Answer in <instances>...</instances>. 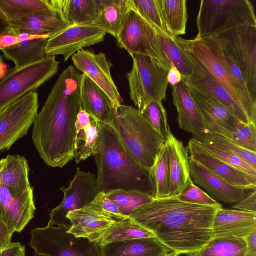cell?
<instances>
[{
    "mask_svg": "<svg viewBox=\"0 0 256 256\" xmlns=\"http://www.w3.org/2000/svg\"><path fill=\"white\" fill-rule=\"evenodd\" d=\"M82 76L72 66L64 70L34 121V145L50 166L62 168L74 158Z\"/></svg>",
    "mask_w": 256,
    "mask_h": 256,
    "instance_id": "cell-1",
    "label": "cell"
},
{
    "mask_svg": "<svg viewBox=\"0 0 256 256\" xmlns=\"http://www.w3.org/2000/svg\"><path fill=\"white\" fill-rule=\"evenodd\" d=\"M222 208L220 204L202 206L168 197L140 206L129 218L179 256L198 250L212 238L213 220Z\"/></svg>",
    "mask_w": 256,
    "mask_h": 256,
    "instance_id": "cell-2",
    "label": "cell"
},
{
    "mask_svg": "<svg viewBox=\"0 0 256 256\" xmlns=\"http://www.w3.org/2000/svg\"><path fill=\"white\" fill-rule=\"evenodd\" d=\"M99 124V134L93 154L98 168V192L138 190L152 195L150 170L140 166L128 154L110 124L100 122Z\"/></svg>",
    "mask_w": 256,
    "mask_h": 256,
    "instance_id": "cell-3",
    "label": "cell"
},
{
    "mask_svg": "<svg viewBox=\"0 0 256 256\" xmlns=\"http://www.w3.org/2000/svg\"><path fill=\"white\" fill-rule=\"evenodd\" d=\"M110 124L116 132L128 154L150 170L164 142L142 113L132 106L122 104Z\"/></svg>",
    "mask_w": 256,
    "mask_h": 256,
    "instance_id": "cell-4",
    "label": "cell"
},
{
    "mask_svg": "<svg viewBox=\"0 0 256 256\" xmlns=\"http://www.w3.org/2000/svg\"><path fill=\"white\" fill-rule=\"evenodd\" d=\"M179 45L192 54L228 92L233 100L243 110L249 122L256 124V110L244 96L232 78L226 64L221 46L213 36L192 40L180 36L174 38Z\"/></svg>",
    "mask_w": 256,
    "mask_h": 256,
    "instance_id": "cell-5",
    "label": "cell"
},
{
    "mask_svg": "<svg viewBox=\"0 0 256 256\" xmlns=\"http://www.w3.org/2000/svg\"><path fill=\"white\" fill-rule=\"evenodd\" d=\"M196 25L201 38L242 26H256L254 8L248 0H202Z\"/></svg>",
    "mask_w": 256,
    "mask_h": 256,
    "instance_id": "cell-6",
    "label": "cell"
},
{
    "mask_svg": "<svg viewBox=\"0 0 256 256\" xmlns=\"http://www.w3.org/2000/svg\"><path fill=\"white\" fill-rule=\"evenodd\" d=\"M130 56L132 67L126 75L130 97L142 112L151 102L162 103L166 100L168 70L152 57L136 54Z\"/></svg>",
    "mask_w": 256,
    "mask_h": 256,
    "instance_id": "cell-7",
    "label": "cell"
},
{
    "mask_svg": "<svg viewBox=\"0 0 256 256\" xmlns=\"http://www.w3.org/2000/svg\"><path fill=\"white\" fill-rule=\"evenodd\" d=\"M60 62L55 56L22 66L6 70L0 77V112L13 102L37 90L58 72Z\"/></svg>",
    "mask_w": 256,
    "mask_h": 256,
    "instance_id": "cell-8",
    "label": "cell"
},
{
    "mask_svg": "<svg viewBox=\"0 0 256 256\" xmlns=\"http://www.w3.org/2000/svg\"><path fill=\"white\" fill-rule=\"evenodd\" d=\"M64 226L48 225L31 232L30 246L40 256H104L98 242L76 237Z\"/></svg>",
    "mask_w": 256,
    "mask_h": 256,
    "instance_id": "cell-9",
    "label": "cell"
},
{
    "mask_svg": "<svg viewBox=\"0 0 256 256\" xmlns=\"http://www.w3.org/2000/svg\"><path fill=\"white\" fill-rule=\"evenodd\" d=\"M116 40L118 46L126 50L130 55L149 56L168 70L171 68L172 65L160 46L157 30L136 12L132 4Z\"/></svg>",
    "mask_w": 256,
    "mask_h": 256,
    "instance_id": "cell-10",
    "label": "cell"
},
{
    "mask_svg": "<svg viewBox=\"0 0 256 256\" xmlns=\"http://www.w3.org/2000/svg\"><path fill=\"white\" fill-rule=\"evenodd\" d=\"M233 58L256 102V26H242L213 36Z\"/></svg>",
    "mask_w": 256,
    "mask_h": 256,
    "instance_id": "cell-11",
    "label": "cell"
},
{
    "mask_svg": "<svg viewBox=\"0 0 256 256\" xmlns=\"http://www.w3.org/2000/svg\"><path fill=\"white\" fill-rule=\"evenodd\" d=\"M38 95L31 92L0 112V152L26 136L38 114Z\"/></svg>",
    "mask_w": 256,
    "mask_h": 256,
    "instance_id": "cell-12",
    "label": "cell"
},
{
    "mask_svg": "<svg viewBox=\"0 0 256 256\" xmlns=\"http://www.w3.org/2000/svg\"><path fill=\"white\" fill-rule=\"evenodd\" d=\"M60 190L64 194L61 203L50 214L48 225L64 226L70 228V224L67 214L74 210L82 208L90 204L98 193L96 178L90 172L76 168V174L67 188Z\"/></svg>",
    "mask_w": 256,
    "mask_h": 256,
    "instance_id": "cell-13",
    "label": "cell"
},
{
    "mask_svg": "<svg viewBox=\"0 0 256 256\" xmlns=\"http://www.w3.org/2000/svg\"><path fill=\"white\" fill-rule=\"evenodd\" d=\"M106 34L104 30L94 25L70 26L48 38L46 55H62L66 62L78 50L103 42Z\"/></svg>",
    "mask_w": 256,
    "mask_h": 256,
    "instance_id": "cell-14",
    "label": "cell"
},
{
    "mask_svg": "<svg viewBox=\"0 0 256 256\" xmlns=\"http://www.w3.org/2000/svg\"><path fill=\"white\" fill-rule=\"evenodd\" d=\"M72 58L74 68L100 87L117 110L124 100L112 76L110 69L112 64L108 60L105 54H96L82 49L74 54Z\"/></svg>",
    "mask_w": 256,
    "mask_h": 256,
    "instance_id": "cell-15",
    "label": "cell"
},
{
    "mask_svg": "<svg viewBox=\"0 0 256 256\" xmlns=\"http://www.w3.org/2000/svg\"><path fill=\"white\" fill-rule=\"evenodd\" d=\"M36 210L33 188L20 192L0 182V220L14 234L24 229Z\"/></svg>",
    "mask_w": 256,
    "mask_h": 256,
    "instance_id": "cell-16",
    "label": "cell"
},
{
    "mask_svg": "<svg viewBox=\"0 0 256 256\" xmlns=\"http://www.w3.org/2000/svg\"><path fill=\"white\" fill-rule=\"evenodd\" d=\"M66 217L70 224L68 232L92 242H98L117 222L92 202L69 212Z\"/></svg>",
    "mask_w": 256,
    "mask_h": 256,
    "instance_id": "cell-17",
    "label": "cell"
},
{
    "mask_svg": "<svg viewBox=\"0 0 256 256\" xmlns=\"http://www.w3.org/2000/svg\"><path fill=\"white\" fill-rule=\"evenodd\" d=\"M190 158L237 188L255 190L256 178L218 158L202 147L194 138L188 144Z\"/></svg>",
    "mask_w": 256,
    "mask_h": 256,
    "instance_id": "cell-18",
    "label": "cell"
},
{
    "mask_svg": "<svg viewBox=\"0 0 256 256\" xmlns=\"http://www.w3.org/2000/svg\"><path fill=\"white\" fill-rule=\"evenodd\" d=\"M188 85L206 126V134L224 136L228 132H233L240 121L208 94Z\"/></svg>",
    "mask_w": 256,
    "mask_h": 256,
    "instance_id": "cell-19",
    "label": "cell"
},
{
    "mask_svg": "<svg viewBox=\"0 0 256 256\" xmlns=\"http://www.w3.org/2000/svg\"><path fill=\"white\" fill-rule=\"evenodd\" d=\"M192 60L194 72L192 76L183 78L190 86L208 94L228 109L240 122L250 123L243 110L215 80L206 68L189 52L182 48Z\"/></svg>",
    "mask_w": 256,
    "mask_h": 256,
    "instance_id": "cell-20",
    "label": "cell"
},
{
    "mask_svg": "<svg viewBox=\"0 0 256 256\" xmlns=\"http://www.w3.org/2000/svg\"><path fill=\"white\" fill-rule=\"evenodd\" d=\"M169 164L170 182L168 197H178L192 180L190 170V156L182 142L171 133L164 142Z\"/></svg>",
    "mask_w": 256,
    "mask_h": 256,
    "instance_id": "cell-21",
    "label": "cell"
},
{
    "mask_svg": "<svg viewBox=\"0 0 256 256\" xmlns=\"http://www.w3.org/2000/svg\"><path fill=\"white\" fill-rule=\"evenodd\" d=\"M191 178L194 184L205 190L214 200L236 204L244 198L246 190L237 188L190 158Z\"/></svg>",
    "mask_w": 256,
    "mask_h": 256,
    "instance_id": "cell-22",
    "label": "cell"
},
{
    "mask_svg": "<svg viewBox=\"0 0 256 256\" xmlns=\"http://www.w3.org/2000/svg\"><path fill=\"white\" fill-rule=\"evenodd\" d=\"M172 102L176 108L180 128L194 136L206 134L207 130L188 84L183 80L170 86Z\"/></svg>",
    "mask_w": 256,
    "mask_h": 256,
    "instance_id": "cell-23",
    "label": "cell"
},
{
    "mask_svg": "<svg viewBox=\"0 0 256 256\" xmlns=\"http://www.w3.org/2000/svg\"><path fill=\"white\" fill-rule=\"evenodd\" d=\"M254 230H256V213L222 208L215 214L212 236V238L232 236L244 239Z\"/></svg>",
    "mask_w": 256,
    "mask_h": 256,
    "instance_id": "cell-24",
    "label": "cell"
},
{
    "mask_svg": "<svg viewBox=\"0 0 256 256\" xmlns=\"http://www.w3.org/2000/svg\"><path fill=\"white\" fill-rule=\"evenodd\" d=\"M80 108L98 122L110 124L116 110L108 95L90 78L82 74Z\"/></svg>",
    "mask_w": 256,
    "mask_h": 256,
    "instance_id": "cell-25",
    "label": "cell"
},
{
    "mask_svg": "<svg viewBox=\"0 0 256 256\" xmlns=\"http://www.w3.org/2000/svg\"><path fill=\"white\" fill-rule=\"evenodd\" d=\"M9 24L11 28L18 34L48 38L70 26L58 12L54 14H34Z\"/></svg>",
    "mask_w": 256,
    "mask_h": 256,
    "instance_id": "cell-26",
    "label": "cell"
},
{
    "mask_svg": "<svg viewBox=\"0 0 256 256\" xmlns=\"http://www.w3.org/2000/svg\"><path fill=\"white\" fill-rule=\"evenodd\" d=\"M104 0H51L54 8L70 26L92 25L98 19Z\"/></svg>",
    "mask_w": 256,
    "mask_h": 256,
    "instance_id": "cell-27",
    "label": "cell"
},
{
    "mask_svg": "<svg viewBox=\"0 0 256 256\" xmlns=\"http://www.w3.org/2000/svg\"><path fill=\"white\" fill-rule=\"evenodd\" d=\"M19 41L0 50L6 58L11 60L15 66L30 64L44 58L48 38L20 34Z\"/></svg>",
    "mask_w": 256,
    "mask_h": 256,
    "instance_id": "cell-28",
    "label": "cell"
},
{
    "mask_svg": "<svg viewBox=\"0 0 256 256\" xmlns=\"http://www.w3.org/2000/svg\"><path fill=\"white\" fill-rule=\"evenodd\" d=\"M102 247L104 256H165L172 252L155 238L115 242Z\"/></svg>",
    "mask_w": 256,
    "mask_h": 256,
    "instance_id": "cell-29",
    "label": "cell"
},
{
    "mask_svg": "<svg viewBox=\"0 0 256 256\" xmlns=\"http://www.w3.org/2000/svg\"><path fill=\"white\" fill-rule=\"evenodd\" d=\"M30 168L27 160L19 155H8L0 160V182L20 192L32 188L30 182Z\"/></svg>",
    "mask_w": 256,
    "mask_h": 256,
    "instance_id": "cell-30",
    "label": "cell"
},
{
    "mask_svg": "<svg viewBox=\"0 0 256 256\" xmlns=\"http://www.w3.org/2000/svg\"><path fill=\"white\" fill-rule=\"evenodd\" d=\"M56 12L51 0H0V13L8 24L34 14Z\"/></svg>",
    "mask_w": 256,
    "mask_h": 256,
    "instance_id": "cell-31",
    "label": "cell"
},
{
    "mask_svg": "<svg viewBox=\"0 0 256 256\" xmlns=\"http://www.w3.org/2000/svg\"><path fill=\"white\" fill-rule=\"evenodd\" d=\"M131 6L130 0H104L100 15L92 25L116 38Z\"/></svg>",
    "mask_w": 256,
    "mask_h": 256,
    "instance_id": "cell-32",
    "label": "cell"
},
{
    "mask_svg": "<svg viewBox=\"0 0 256 256\" xmlns=\"http://www.w3.org/2000/svg\"><path fill=\"white\" fill-rule=\"evenodd\" d=\"M167 32L172 38L186 34L188 13L186 0H160Z\"/></svg>",
    "mask_w": 256,
    "mask_h": 256,
    "instance_id": "cell-33",
    "label": "cell"
},
{
    "mask_svg": "<svg viewBox=\"0 0 256 256\" xmlns=\"http://www.w3.org/2000/svg\"><path fill=\"white\" fill-rule=\"evenodd\" d=\"M248 252L244 239L232 236L212 238L198 250L187 256H244Z\"/></svg>",
    "mask_w": 256,
    "mask_h": 256,
    "instance_id": "cell-34",
    "label": "cell"
},
{
    "mask_svg": "<svg viewBox=\"0 0 256 256\" xmlns=\"http://www.w3.org/2000/svg\"><path fill=\"white\" fill-rule=\"evenodd\" d=\"M157 34L161 48L171 65L179 70L182 79L190 77L194 72L193 64L175 38L158 31Z\"/></svg>",
    "mask_w": 256,
    "mask_h": 256,
    "instance_id": "cell-35",
    "label": "cell"
},
{
    "mask_svg": "<svg viewBox=\"0 0 256 256\" xmlns=\"http://www.w3.org/2000/svg\"><path fill=\"white\" fill-rule=\"evenodd\" d=\"M150 180L152 196L155 199L168 197L170 182L169 164L165 144L150 170Z\"/></svg>",
    "mask_w": 256,
    "mask_h": 256,
    "instance_id": "cell-36",
    "label": "cell"
},
{
    "mask_svg": "<svg viewBox=\"0 0 256 256\" xmlns=\"http://www.w3.org/2000/svg\"><path fill=\"white\" fill-rule=\"evenodd\" d=\"M151 238H155L152 233L129 218L114 224L98 243L103 246L115 242Z\"/></svg>",
    "mask_w": 256,
    "mask_h": 256,
    "instance_id": "cell-37",
    "label": "cell"
},
{
    "mask_svg": "<svg viewBox=\"0 0 256 256\" xmlns=\"http://www.w3.org/2000/svg\"><path fill=\"white\" fill-rule=\"evenodd\" d=\"M106 194L118 206L122 214L128 217L155 199L152 195L138 190H116Z\"/></svg>",
    "mask_w": 256,
    "mask_h": 256,
    "instance_id": "cell-38",
    "label": "cell"
},
{
    "mask_svg": "<svg viewBox=\"0 0 256 256\" xmlns=\"http://www.w3.org/2000/svg\"><path fill=\"white\" fill-rule=\"evenodd\" d=\"M196 140L204 142L217 148L233 154L256 170V152L247 150L224 137L212 134H206L193 137Z\"/></svg>",
    "mask_w": 256,
    "mask_h": 256,
    "instance_id": "cell-39",
    "label": "cell"
},
{
    "mask_svg": "<svg viewBox=\"0 0 256 256\" xmlns=\"http://www.w3.org/2000/svg\"><path fill=\"white\" fill-rule=\"evenodd\" d=\"M99 130V122L92 118L90 125L76 136L74 158L76 163L86 160L94 154Z\"/></svg>",
    "mask_w": 256,
    "mask_h": 256,
    "instance_id": "cell-40",
    "label": "cell"
},
{
    "mask_svg": "<svg viewBox=\"0 0 256 256\" xmlns=\"http://www.w3.org/2000/svg\"><path fill=\"white\" fill-rule=\"evenodd\" d=\"M133 8L157 31L168 34L160 8V0H130Z\"/></svg>",
    "mask_w": 256,
    "mask_h": 256,
    "instance_id": "cell-41",
    "label": "cell"
},
{
    "mask_svg": "<svg viewBox=\"0 0 256 256\" xmlns=\"http://www.w3.org/2000/svg\"><path fill=\"white\" fill-rule=\"evenodd\" d=\"M141 112L165 142L172 132L162 103L151 102Z\"/></svg>",
    "mask_w": 256,
    "mask_h": 256,
    "instance_id": "cell-42",
    "label": "cell"
},
{
    "mask_svg": "<svg viewBox=\"0 0 256 256\" xmlns=\"http://www.w3.org/2000/svg\"><path fill=\"white\" fill-rule=\"evenodd\" d=\"M226 138L247 150L256 152V124L240 122Z\"/></svg>",
    "mask_w": 256,
    "mask_h": 256,
    "instance_id": "cell-43",
    "label": "cell"
},
{
    "mask_svg": "<svg viewBox=\"0 0 256 256\" xmlns=\"http://www.w3.org/2000/svg\"><path fill=\"white\" fill-rule=\"evenodd\" d=\"M196 140L206 150L218 158L234 168L256 178V170L253 168L238 156L204 142Z\"/></svg>",
    "mask_w": 256,
    "mask_h": 256,
    "instance_id": "cell-44",
    "label": "cell"
},
{
    "mask_svg": "<svg viewBox=\"0 0 256 256\" xmlns=\"http://www.w3.org/2000/svg\"><path fill=\"white\" fill-rule=\"evenodd\" d=\"M178 197L182 202L194 204L215 206L220 204L208 194L196 186L192 180L182 193Z\"/></svg>",
    "mask_w": 256,
    "mask_h": 256,
    "instance_id": "cell-45",
    "label": "cell"
},
{
    "mask_svg": "<svg viewBox=\"0 0 256 256\" xmlns=\"http://www.w3.org/2000/svg\"><path fill=\"white\" fill-rule=\"evenodd\" d=\"M92 203L98 206L116 222L129 219V217L122 214L118 206L109 199L106 194L104 192H98Z\"/></svg>",
    "mask_w": 256,
    "mask_h": 256,
    "instance_id": "cell-46",
    "label": "cell"
},
{
    "mask_svg": "<svg viewBox=\"0 0 256 256\" xmlns=\"http://www.w3.org/2000/svg\"><path fill=\"white\" fill-rule=\"evenodd\" d=\"M235 210L256 213V190H252L232 206Z\"/></svg>",
    "mask_w": 256,
    "mask_h": 256,
    "instance_id": "cell-47",
    "label": "cell"
},
{
    "mask_svg": "<svg viewBox=\"0 0 256 256\" xmlns=\"http://www.w3.org/2000/svg\"><path fill=\"white\" fill-rule=\"evenodd\" d=\"M0 256H26V248L20 242H11L0 250Z\"/></svg>",
    "mask_w": 256,
    "mask_h": 256,
    "instance_id": "cell-48",
    "label": "cell"
},
{
    "mask_svg": "<svg viewBox=\"0 0 256 256\" xmlns=\"http://www.w3.org/2000/svg\"><path fill=\"white\" fill-rule=\"evenodd\" d=\"M20 34L12 28L6 34L0 36V50L17 43L20 39Z\"/></svg>",
    "mask_w": 256,
    "mask_h": 256,
    "instance_id": "cell-49",
    "label": "cell"
},
{
    "mask_svg": "<svg viewBox=\"0 0 256 256\" xmlns=\"http://www.w3.org/2000/svg\"><path fill=\"white\" fill-rule=\"evenodd\" d=\"M92 120V116L81 108L77 116L76 122V136L79 132L88 126Z\"/></svg>",
    "mask_w": 256,
    "mask_h": 256,
    "instance_id": "cell-50",
    "label": "cell"
},
{
    "mask_svg": "<svg viewBox=\"0 0 256 256\" xmlns=\"http://www.w3.org/2000/svg\"><path fill=\"white\" fill-rule=\"evenodd\" d=\"M14 233L0 220V250L11 243Z\"/></svg>",
    "mask_w": 256,
    "mask_h": 256,
    "instance_id": "cell-51",
    "label": "cell"
},
{
    "mask_svg": "<svg viewBox=\"0 0 256 256\" xmlns=\"http://www.w3.org/2000/svg\"><path fill=\"white\" fill-rule=\"evenodd\" d=\"M167 79L170 86H176L183 81L182 75L173 65L168 72Z\"/></svg>",
    "mask_w": 256,
    "mask_h": 256,
    "instance_id": "cell-52",
    "label": "cell"
},
{
    "mask_svg": "<svg viewBox=\"0 0 256 256\" xmlns=\"http://www.w3.org/2000/svg\"><path fill=\"white\" fill-rule=\"evenodd\" d=\"M248 253L252 256H256V230H254L245 238Z\"/></svg>",
    "mask_w": 256,
    "mask_h": 256,
    "instance_id": "cell-53",
    "label": "cell"
},
{
    "mask_svg": "<svg viewBox=\"0 0 256 256\" xmlns=\"http://www.w3.org/2000/svg\"><path fill=\"white\" fill-rule=\"evenodd\" d=\"M10 29V24L0 13V36L6 34Z\"/></svg>",
    "mask_w": 256,
    "mask_h": 256,
    "instance_id": "cell-54",
    "label": "cell"
},
{
    "mask_svg": "<svg viewBox=\"0 0 256 256\" xmlns=\"http://www.w3.org/2000/svg\"><path fill=\"white\" fill-rule=\"evenodd\" d=\"M6 65L4 62L3 57L0 54V77L3 76L6 70Z\"/></svg>",
    "mask_w": 256,
    "mask_h": 256,
    "instance_id": "cell-55",
    "label": "cell"
},
{
    "mask_svg": "<svg viewBox=\"0 0 256 256\" xmlns=\"http://www.w3.org/2000/svg\"><path fill=\"white\" fill-rule=\"evenodd\" d=\"M165 256H178L176 255V254H174V253L171 252H169L168 254H167Z\"/></svg>",
    "mask_w": 256,
    "mask_h": 256,
    "instance_id": "cell-56",
    "label": "cell"
},
{
    "mask_svg": "<svg viewBox=\"0 0 256 256\" xmlns=\"http://www.w3.org/2000/svg\"><path fill=\"white\" fill-rule=\"evenodd\" d=\"M244 256H252L247 252V254Z\"/></svg>",
    "mask_w": 256,
    "mask_h": 256,
    "instance_id": "cell-57",
    "label": "cell"
}]
</instances>
